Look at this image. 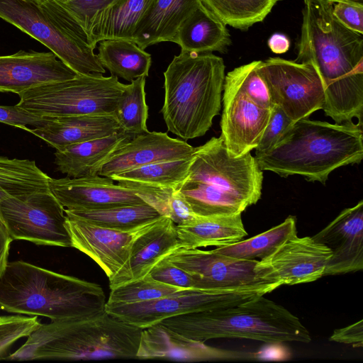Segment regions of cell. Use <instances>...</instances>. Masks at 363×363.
I'll list each match as a JSON object with an SVG mask.
<instances>
[{"mask_svg":"<svg viewBox=\"0 0 363 363\" xmlns=\"http://www.w3.org/2000/svg\"><path fill=\"white\" fill-rule=\"evenodd\" d=\"M261 60L252 61L230 71L225 78L230 80L257 105L272 109V102L269 89L258 72Z\"/></svg>","mask_w":363,"mask_h":363,"instance_id":"obj_38","label":"cell"},{"mask_svg":"<svg viewBox=\"0 0 363 363\" xmlns=\"http://www.w3.org/2000/svg\"><path fill=\"white\" fill-rule=\"evenodd\" d=\"M258 353L211 347L185 337L162 323L143 329L136 359L184 362L255 360Z\"/></svg>","mask_w":363,"mask_h":363,"instance_id":"obj_17","label":"cell"},{"mask_svg":"<svg viewBox=\"0 0 363 363\" xmlns=\"http://www.w3.org/2000/svg\"><path fill=\"white\" fill-rule=\"evenodd\" d=\"M155 0H118L99 16L89 35L96 48L101 40H133V35Z\"/></svg>","mask_w":363,"mask_h":363,"instance_id":"obj_29","label":"cell"},{"mask_svg":"<svg viewBox=\"0 0 363 363\" xmlns=\"http://www.w3.org/2000/svg\"><path fill=\"white\" fill-rule=\"evenodd\" d=\"M297 235L296 220L289 216L281 223L246 240L218 247L214 252L240 260L262 259L288 239Z\"/></svg>","mask_w":363,"mask_h":363,"instance_id":"obj_34","label":"cell"},{"mask_svg":"<svg viewBox=\"0 0 363 363\" xmlns=\"http://www.w3.org/2000/svg\"><path fill=\"white\" fill-rule=\"evenodd\" d=\"M165 216L178 225L190 223L197 218L179 189L172 192L169 199Z\"/></svg>","mask_w":363,"mask_h":363,"instance_id":"obj_45","label":"cell"},{"mask_svg":"<svg viewBox=\"0 0 363 363\" xmlns=\"http://www.w3.org/2000/svg\"><path fill=\"white\" fill-rule=\"evenodd\" d=\"M164 258L188 272L197 289H225L262 281L255 276L258 260H240L213 250L184 247L174 250Z\"/></svg>","mask_w":363,"mask_h":363,"instance_id":"obj_15","label":"cell"},{"mask_svg":"<svg viewBox=\"0 0 363 363\" xmlns=\"http://www.w3.org/2000/svg\"><path fill=\"white\" fill-rule=\"evenodd\" d=\"M133 136L119 132L106 137L69 145L56 150L57 170L68 177L99 175L113 153Z\"/></svg>","mask_w":363,"mask_h":363,"instance_id":"obj_24","label":"cell"},{"mask_svg":"<svg viewBox=\"0 0 363 363\" xmlns=\"http://www.w3.org/2000/svg\"><path fill=\"white\" fill-rule=\"evenodd\" d=\"M194 150L186 141L166 133L148 131L133 136L119 147L102 166L99 175L111 177L146 164L186 159Z\"/></svg>","mask_w":363,"mask_h":363,"instance_id":"obj_21","label":"cell"},{"mask_svg":"<svg viewBox=\"0 0 363 363\" xmlns=\"http://www.w3.org/2000/svg\"><path fill=\"white\" fill-rule=\"evenodd\" d=\"M331 12L343 26L363 35V4L337 1L332 4Z\"/></svg>","mask_w":363,"mask_h":363,"instance_id":"obj_44","label":"cell"},{"mask_svg":"<svg viewBox=\"0 0 363 363\" xmlns=\"http://www.w3.org/2000/svg\"><path fill=\"white\" fill-rule=\"evenodd\" d=\"M0 214L13 240L72 247L65 208L50 190L5 199Z\"/></svg>","mask_w":363,"mask_h":363,"instance_id":"obj_11","label":"cell"},{"mask_svg":"<svg viewBox=\"0 0 363 363\" xmlns=\"http://www.w3.org/2000/svg\"><path fill=\"white\" fill-rule=\"evenodd\" d=\"M308 1H314L320 2L322 4H333L335 2L342 1H352V2L363 4V0H304V2Z\"/></svg>","mask_w":363,"mask_h":363,"instance_id":"obj_49","label":"cell"},{"mask_svg":"<svg viewBox=\"0 0 363 363\" xmlns=\"http://www.w3.org/2000/svg\"><path fill=\"white\" fill-rule=\"evenodd\" d=\"M102 287L25 261L9 262L0 279V308L51 320L84 318L105 311Z\"/></svg>","mask_w":363,"mask_h":363,"instance_id":"obj_3","label":"cell"},{"mask_svg":"<svg viewBox=\"0 0 363 363\" xmlns=\"http://www.w3.org/2000/svg\"><path fill=\"white\" fill-rule=\"evenodd\" d=\"M146 77L137 78L125 86L116 106L114 117L121 130L135 136L148 132V106L145 99Z\"/></svg>","mask_w":363,"mask_h":363,"instance_id":"obj_36","label":"cell"},{"mask_svg":"<svg viewBox=\"0 0 363 363\" xmlns=\"http://www.w3.org/2000/svg\"><path fill=\"white\" fill-rule=\"evenodd\" d=\"M258 72L266 83L272 102L294 122L323 109L325 91L314 66L280 57L261 61Z\"/></svg>","mask_w":363,"mask_h":363,"instance_id":"obj_12","label":"cell"},{"mask_svg":"<svg viewBox=\"0 0 363 363\" xmlns=\"http://www.w3.org/2000/svg\"><path fill=\"white\" fill-rule=\"evenodd\" d=\"M65 214L89 223L117 230H131L158 219L162 216L147 203L95 210L71 211Z\"/></svg>","mask_w":363,"mask_h":363,"instance_id":"obj_33","label":"cell"},{"mask_svg":"<svg viewBox=\"0 0 363 363\" xmlns=\"http://www.w3.org/2000/svg\"><path fill=\"white\" fill-rule=\"evenodd\" d=\"M301 36L294 60L312 64L325 91L323 108L335 123L362 125L363 35L340 24L332 4L304 2Z\"/></svg>","mask_w":363,"mask_h":363,"instance_id":"obj_1","label":"cell"},{"mask_svg":"<svg viewBox=\"0 0 363 363\" xmlns=\"http://www.w3.org/2000/svg\"><path fill=\"white\" fill-rule=\"evenodd\" d=\"M331 251L312 237L295 235L267 257L258 260L255 272L262 281L282 285L309 283L324 277Z\"/></svg>","mask_w":363,"mask_h":363,"instance_id":"obj_13","label":"cell"},{"mask_svg":"<svg viewBox=\"0 0 363 363\" xmlns=\"http://www.w3.org/2000/svg\"><path fill=\"white\" fill-rule=\"evenodd\" d=\"M143 328L106 311L77 319L51 320L33 331L9 360L136 359Z\"/></svg>","mask_w":363,"mask_h":363,"instance_id":"obj_4","label":"cell"},{"mask_svg":"<svg viewBox=\"0 0 363 363\" xmlns=\"http://www.w3.org/2000/svg\"><path fill=\"white\" fill-rule=\"evenodd\" d=\"M180 247L176 224L161 216L135 240L127 267L109 281L110 289L144 277L159 261Z\"/></svg>","mask_w":363,"mask_h":363,"instance_id":"obj_22","label":"cell"},{"mask_svg":"<svg viewBox=\"0 0 363 363\" xmlns=\"http://www.w3.org/2000/svg\"><path fill=\"white\" fill-rule=\"evenodd\" d=\"M220 137L231 157H240L258 145L271 109L251 101L230 80L223 83Z\"/></svg>","mask_w":363,"mask_h":363,"instance_id":"obj_16","label":"cell"},{"mask_svg":"<svg viewBox=\"0 0 363 363\" xmlns=\"http://www.w3.org/2000/svg\"><path fill=\"white\" fill-rule=\"evenodd\" d=\"M125 86L114 75L77 74L20 93L17 105L43 118L113 115Z\"/></svg>","mask_w":363,"mask_h":363,"instance_id":"obj_8","label":"cell"},{"mask_svg":"<svg viewBox=\"0 0 363 363\" xmlns=\"http://www.w3.org/2000/svg\"><path fill=\"white\" fill-rule=\"evenodd\" d=\"M183 289L155 279L150 273L111 289L106 303H133L171 295Z\"/></svg>","mask_w":363,"mask_h":363,"instance_id":"obj_37","label":"cell"},{"mask_svg":"<svg viewBox=\"0 0 363 363\" xmlns=\"http://www.w3.org/2000/svg\"><path fill=\"white\" fill-rule=\"evenodd\" d=\"M160 323L185 337L203 342L216 338L266 343L311 341L308 329L296 315L264 295L233 306L169 317Z\"/></svg>","mask_w":363,"mask_h":363,"instance_id":"obj_6","label":"cell"},{"mask_svg":"<svg viewBox=\"0 0 363 363\" xmlns=\"http://www.w3.org/2000/svg\"><path fill=\"white\" fill-rule=\"evenodd\" d=\"M201 4V0H155L133 41L144 50L161 42H172L182 23Z\"/></svg>","mask_w":363,"mask_h":363,"instance_id":"obj_25","label":"cell"},{"mask_svg":"<svg viewBox=\"0 0 363 363\" xmlns=\"http://www.w3.org/2000/svg\"><path fill=\"white\" fill-rule=\"evenodd\" d=\"M71 16L89 37L99 16L118 0H53Z\"/></svg>","mask_w":363,"mask_h":363,"instance_id":"obj_39","label":"cell"},{"mask_svg":"<svg viewBox=\"0 0 363 363\" xmlns=\"http://www.w3.org/2000/svg\"><path fill=\"white\" fill-rule=\"evenodd\" d=\"M156 280L182 289H194V278L184 269L164 258L159 261L149 272Z\"/></svg>","mask_w":363,"mask_h":363,"instance_id":"obj_42","label":"cell"},{"mask_svg":"<svg viewBox=\"0 0 363 363\" xmlns=\"http://www.w3.org/2000/svg\"><path fill=\"white\" fill-rule=\"evenodd\" d=\"M294 123L278 106L274 105L267 127L255 147V155L265 153L273 148Z\"/></svg>","mask_w":363,"mask_h":363,"instance_id":"obj_41","label":"cell"},{"mask_svg":"<svg viewBox=\"0 0 363 363\" xmlns=\"http://www.w3.org/2000/svg\"><path fill=\"white\" fill-rule=\"evenodd\" d=\"M223 58L181 50L164 72L161 113L168 131L186 141L204 135L221 108Z\"/></svg>","mask_w":363,"mask_h":363,"instance_id":"obj_5","label":"cell"},{"mask_svg":"<svg viewBox=\"0 0 363 363\" xmlns=\"http://www.w3.org/2000/svg\"><path fill=\"white\" fill-rule=\"evenodd\" d=\"M66 216L72 247L91 258L105 272L109 281L125 269L135 240L157 220L131 230L123 231Z\"/></svg>","mask_w":363,"mask_h":363,"instance_id":"obj_14","label":"cell"},{"mask_svg":"<svg viewBox=\"0 0 363 363\" xmlns=\"http://www.w3.org/2000/svg\"><path fill=\"white\" fill-rule=\"evenodd\" d=\"M49 189L67 210H95L145 203L134 191L107 177H50Z\"/></svg>","mask_w":363,"mask_h":363,"instance_id":"obj_18","label":"cell"},{"mask_svg":"<svg viewBox=\"0 0 363 363\" xmlns=\"http://www.w3.org/2000/svg\"><path fill=\"white\" fill-rule=\"evenodd\" d=\"M281 282L261 281L219 290L183 289L171 295L133 303H106L105 311L143 329L182 314L233 306L269 293Z\"/></svg>","mask_w":363,"mask_h":363,"instance_id":"obj_9","label":"cell"},{"mask_svg":"<svg viewBox=\"0 0 363 363\" xmlns=\"http://www.w3.org/2000/svg\"><path fill=\"white\" fill-rule=\"evenodd\" d=\"M12 241L0 214V279L9 262L8 257Z\"/></svg>","mask_w":363,"mask_h":363,"instance_id":"obj_47","label":"cell"},{"mask_svg":"<svg viewBox=\"0 0 363 363\" xmlns=\"http://www.w3.org/2000/svg\"><path fill=\"white\" fill-rule=\"evenodd\" d=\"M33 1H35L36 3L40 4V3L43 2L45 0H33Z\"/></svg>","mask_w":363,"mask_h":363,"instance_id":"obj_50","label":"cell"},{"mask_svg":"<svg viewBox=\"0 0 363 363\" xmlns=\"http://www.w3.org/2000/svg\"><path fill=\"white\" fill-rule=\"evenodd\" d=\"M77 74L51 51L21 50L0 55V92L19 94L42 84L72 79Z\"/></svg>","mask_w":363,"mask_h":363,"instance_id":"obj_20","label":"cell"},{"mask_svg":"<svg viewBox=\"0 0 363 363\" xmlns=\"http://www.w3.org/2000/svg\"><path fill=\"white\" fill-rule=\"evenodd\" d=\"M0 18L41 43L77 74L106 73L88 34L53 0H0Z\"/></svg>","mask_w":363,"mask_h":363,"instance_id":"obj_7","label":"cell"},{"mask_svg":"<svg viewBox=\"0 0 363 363\" xmlns=\"http://www.w3.org/2000/svg\"><path fill=\"white\" fill-rule=\"evenodd\" d=\"M329 340L362 347L363 345V320H360L347 327L335 330Z\"/></svg>","mask_w":363,"mask_h":363,"instance_id":"obj_46","label":"cell"},{"mask_svg":"<svg viewBox=\"0 0 363 363\" xmlns=\"http://www.w3.org/2000/svg\"><path fill=\"white\" fill-rule=\"evenodd\" d=\"M280 0H201L221 22L245 30L262 21Z\"/></svg>","mask_w":363,"mask_h":363,"instance_id":"obj_35","label":"cell"},{"mask_svg":"<svg viewBox=\"0 0 363 363\" xmlns=\"http://www.w3.org/2000/svg\"><path fill=\"white\" fill-rule=\"evenodd\" d=\"M187 179L206 182L250 206L262 195L263 173L255 157L250 152L230 156L220 136L195 147Z\"/></svg>","mask_w":363,"mask_h":363,"instance_id":"obj_10","label":"cell"},{"mask_svg":"<svg viewBox=\"0 0 363 363\" xmlns=\"http://www.w3.org/2000/svg\"><path fill=\"white\" fill-rule=\"evenodd\" d=\"M193 155L190 157L143 165L111 176L114 182L143 193L159 190H177L187 179Z\"/></svg>","mask_w":363,"mask_h":363,"instance_id":"obj_28","label":"cell"},{"mask_svg":"<svg viewBox=\"0 0 363 363\" xmlns=\"http://www.w3.org/2000/svg\"><path fill=\"white\" fill-rule=\"evenodd\" d=\"M97 57L111 75L128 82L147 77L152 64L151 55L133 40L107 39L99 42Z\"/></svg>","mask_w":363,"mask_h":363,"instance_id":"obj_30","label":"cell"},{"mask_svg":"<svg viewBox=\"0 0 363 363\" xmlns=\"http://www.w3.org/2000/svg\"><path fill=\"white\" fill-rule=\"evenodd\" d=\"M50 179L33 160L0 156V201L50 190Z\"/></svg>","mask_w":363,"mask_h":363,"instance_id":"obj_31","label":"cell"},{"mask_svg":"<svg viewBox=\"0 0 363 363\" xmlns=\"http://www.w3.org/2000/svg\"><path fill=\"white\" fill-rule=\"evenodd\" d=\"M172 42L183 51L225 52L231 39L226 25L201 3L182 23Z\"/></svg>","mask_w":363,"mask_h":363,"instance_id":"obj_26","label":"cell"},{"mask_svg":"<svg viewBox=\"0 0 363 363\" xmlns=\"http://www.w3.org/2000/svg\"><path fill=\"white\" fill-rule=\"evenodd\" d=\"M331 251L323 276L355 272L363 269V201L344 209L312 236Z\"/></svg>","mask_w":363,"mask_h":363,"instance_id":"obj_19","label":"cell"},{"mask_svg":"<svg viewBox=\"0 0 363 363\" xmlns=\"http://www.w3.org/2000/svg\"><path fill=\"white\" fill-rule=\"evenodd\" d=\"M181 247L192 249L233 244L247 235L241 214L204 217L191 223L176 225Z\"/></svg>","mask_w":363,"mask_h":363,"instance_id":"obj_27","label":"cell"},{"mask_svg":"<svg viewBox=\"0 0 363 363\" xmlns=\"http://www.w3.org/2000/svg\"><path fill=\"white\" fill-rule=\"evenodd\" d=\"M268 46L274 53L282 54L289 50L290 41L285 35L277 33L269 38Z\"/></svg>","mask_w":363,"mask_h":363,"instance_id":"obj_48","label":"cell"},{"mask_svg":"<svg viewBox=\"0 0 363 363\" xmlns=\"http://www.w3.org/2000/svg\"><path fill=\"white\" fill-rule=\"evenodd\" d=\"M40 324L37 315H0V359L16 341L28 337Z\"/></svg>","mask_w":363,"mask_h":363,"instance_id":"obj_40","label":"cell"},{"mask_svg":"<svg viewBox=\"0 0 363 363\" xmlns=\"http://www.w3.org/2000/svg\"><path fill=\"white\" fill-rule=\"evenodd\" d=\"M50 118H43L33 114L17 104L14 106L0 105V123L21 128L30 132L28 126L38 128L48 123Z\"/></svg>","mask_w":363,"mask_h":363,"instance_id":"obj_43","label":"cell"},{"mask_svg":"<svg viewBox=\"0 0 363 363\" xmlns=\"http://www.w3.org/2000/svg\"><path fill=\"white\" fill-rule=\"evenodd\" d=\"M179 191L199 216H225L241 214L250 206L245 201L216 189L201 181L186 179Z\"/></svg>","mask_w":363,"mask_h":363,"instance_id":"obj_32","label":"cell"},{"mask_svg":"<svg viewBox=\"0 0 363 363\" xmlns=\"http://www.w3.org/2000/svg\"><path fill=\"white\" fill-rule=\"evenodd\" d=\"M362 125L330 123L308 118L294 122L269 151L255 155L259 168L281 177L301 175L325 184L335 169L359 163Z\"/></svg>","mask_w":363,"mask_h":363,"instance_id":"obj_2","label":"cell"},{"mask_svg":"<svg viewBox=\"0 0 363 363\" xmlns=\"http://www.w3.org/2000/svg\"><path fill=\"white\" fill-rule=\"evenodd\" d=\"M123 132L113 115H81L50 118L45 125L30 129L55 150Z\"/></svg>","mask_w":363,"mask_h":363,"instance_id":"obj_23","label":"cell"}]
</instances>
